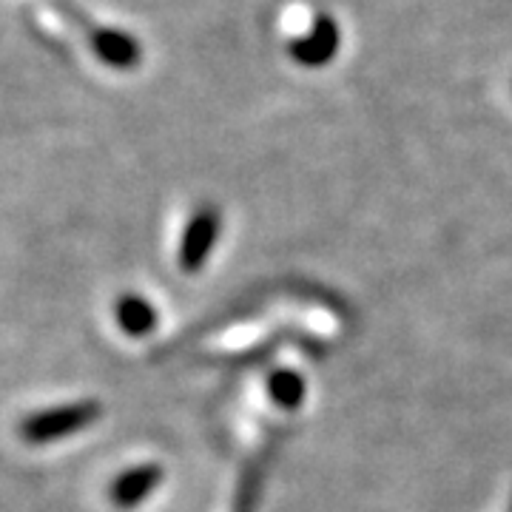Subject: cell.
Listing matches in <instances>:
<instances>
[{"instance_id":"1","label":"cell","mask_w":512,"mask_h":512,"mask_svg":"<svg viewBox=\"0 0 512 512\" xmlns=\"http://www.w3.org/2000/svg\"><path fill=\"white\" fill-rule=\"evenodd\" d=\"M103 416L100 402H72L52 407V410H40L20 421V439L29 444H52V441L69 439L74 433H80L83 427H89Z\"/></svg>"},{"instance_id":"2","label":"cell","mask_w":512,"mask_h":512,"mask_svg":"<svg viewBox=\"0 0 512 512\" xmlns=\"http://www.w3.org/2000/svg\"><path fill=\"white\" fill-rule=\"evenodd\" d=\"M217 237H220V214L205 205L188 220L183 239H180V268L185 274H197L208 262Z\"/></svg>"},{"instance_id":"3","label":"cell","mask_w":512,"mask_h":512,"mask_svg":"<svg viewBox=\"0 0 512 512\" xmlns=\"http://www.w3.org/2000/svg\"><path fill=\"white\" fill-rule=\"evenodd\" d=\"M160 484H163V467H157V464H137V467H128L126 473H120L111 481L109 501L117 510H134Z\"/></svg>"},{"instance_id":"4","label":"cell","mask_w":512,"mask_h":512,"mask_svg":"<svg viewBox=\"0 0 512 512\" xmlns=\"http://www.w3.org/2000/svg\"><path fill=\"white\" fill-rule=\"evenodd\" d=\"M336 49H339V29L328 15L313 20L311 32L291 43L293 60H299L302 66H322L336 55Z\"/></svg>"},{"instance_id":"5","label":"cell","mask_w":512,"mask_h":512,"mask_svg":"<svg viewBox=\"0 0 512 512\" xmlns=\"http://www.w3.org/2000/svg\"><path fill=\"white\" fill-rule=\"evenodd\" d=\"M92 52L106 66L111 69H120V72H126V69H134L137 63H140V57H143V49H140V40H134L126 32H120V29H94L92 32Z\"/></svg>"},{"instance_id":"6","label":"cell","mask_w":512,"mask_h":512,"mask_svg":"<svg viewBox=\"0 0 512 512\" xmlns=\"http://www.w3.org/2000/svg\"><path fill=\"white\" fill-rule=\"evenodd\" d=\"M114 316H117V325L123 328V333L140 339V336H148L151 330L157 328V311L154 305L137 296V293H123L114 305Z\"/></svg>"},{"instance_id":"7","label":"cell","mask_w":512,"mask_h":512,"mask_svg":"<svg viewBox=\"0 0 512 512\" xmlns=\"http://www.w3.org/2000/svg\"><path fill=\"white\" fill-rule=\"evenodd\" d=\"M268 393L279 407H299L305 399V379L293 370H276L274 376L268 379Z\"/></svg>"},{"instance_id":"8","label":"cell","mask_w":512,"mask_h":512,"mask_svg":"<svg viewBox=\"0 0 512 512\" xmlns=\"http://www.w3.org/2000/svg\"><path fill=\"white\" fill-rule=\"evenodd\" d=\"M248 487H251V478H245V484H242V493H239V504H237V512H248V501H254V495L248 498Z\"/></svg>"}]
</instances>
